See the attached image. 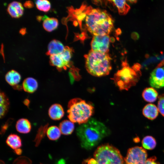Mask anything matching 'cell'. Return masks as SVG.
<instances>
[{"mask_svg":"<svg viewBox=\"0 0 164 164\" xmlns=\"http://www.w3.org/2000/svg\"><path fill=\"white\" fill-rule=\"evenodd\" d=\"M111 131L103 123L94 118L80 125L76 129V134L81 147L90 150L97 145Z\"/></svg>","mask_w":164,"mask_h":164,"instance_id":"6da1fadb","label":"cell"},{"mask_svg":"<svg viewBox=\"0 0 164 164\" xmlns=\"http://www.w3.org/2000/svg\"><path fill=\"white\" fill-rule=\"evenodd\" d=\"M114 21L105 10L91 9L85 18L86 27L94 36L108 35L113 27Z\"/></svg>","mask_w":164,"mask_h":164,"instance_id":"7a4b0ae2","label":"cell"},{"mask_svg":"<svg viewBox=\"0 0 164 164\" xmlns=\"http://www.w3.org/2000/svg\"><path fill=\"white\" fill-rule=\"evenodd\" d=\"M85 67L88 73L95 77L108 75L111 70V58L108 53L91 50L84 56Z\"/></svg>","mask_w":164,"mask_h":164,"instance_id":"3957f363","label":"cell"},{"mask_svg":"<svg viewBox=\"0 0 164 164\" xmlns=\"http://www.w3.org/2000/svg\"><path fill=\"white\" fill-rule=\"evenodd\" d=\"M141 65L135 64L131 67L125 60L122 62V68L115 73L111 79L120 90H128L135 85L141 75Z\"/></svg>","mask_w":164,"mask_h":164,"instance_id":"277c9868","label":"cell"},{"mask_svg":"<svg viewBox=\"0 0 164 164\" xmlns=\"http://www.w3.org/2000/svg\"><path fill=\"white\" fill-rule=\"evenodd\" d=\"M68 108V117L70 120L80 125L88 121L94 110L92 104L77 98L73 99L69 102Z\"/></svg>","mask_w":164,"mask_h":164,"instance_id":"5b68a950","label":"cell"},{"mask_svg":"<svg viewBox=\"0 0 164 164\" xmlns=\"http://www.w3.org/2000/svg\"><path fill=\"white\" fill-rule=\"evenodd\" d=\"M96 164H125L119 150L108 143L98 146L94 154Z\"/></svg>","mask_w":164,"mask_h":164,"instance_id":"8992f818","label":"cell"},{"mask_svg":"<svg viewBox=\"0 0 164 164\" xmlns=\"http://www.w3.org/2000/svg\"><path fill=\"white\" fill-rule=\"evenodd\" d=\"M147 156L146 150L137 146L128 149L124 159L125 164H145Z\"/></svg>","mask_w":164,"mask_h":164,"instance_id":"52a82bcc","label":"cell"},{"mask_svg":"<svg viewBox=\"0 0 164 164\" xmlns=\"http://www.w3.org/2000/svg\"><path fill=\"white\" fill-rule=\"evenodd\" d=\"M110 39L108 35L94 36L91 43V50L101 53H108Z\"/></svg>","mask_w":164,"mask_h":164,"instance_id":"ba28073f","label":"cell"},{"mask_svg":"<svg viewBox=\"0 0 164 164\" xmlns=\"http://www.w3.org/2000/svg\"><path fill=\"white\" fill-rule=\"evenodd\" d=\"M159 65L151 73L149 79L150 85L156 88L164 87V67Z\"/></svg>","mask_w":164,"mask_h":164,"instance_id":"9c48e42d","label":"cell"},{"mask_svg":"<svg viewBox=\"0 0 164 164\" xmlns=\"http://www.w3.org/2000/svg\"><path fill=\"white\" fill-rule=\"evenodd\" d=\"M50 63L51 65L55 66L58 70H66L71 66V63L66 62L60 54L50 55Z\"/></svg>","mask_w":164,"mask_h":164,"instance_id":"30bf717a","label":"cell"},{"mask_svg":"<svg viewBox=\"0 0 164 164\" xmlns=\"http://www.w3.org/2000/svg\"><path fill=\"white\" fill-rule=\"evenodd\" d=\"M7 10L12 17L18 18L23 14V8L21 3L18 2L13 1L9 4Z\"/></svg>","mask_w":164,"mask_h":164,"instance_id":"8fae6325","label":"cell"},{"mask_svg":"<svg viewBox=\"0 0 164 164\" xmlns=\"http://www.w3.org/2000/svg\"><path fill=\"white\" fill-rule=\"evenodd\" d=\"M48 114L51 119L54 120H59L64 116V110L60 104H55L49 108Z\"/></svg>","mask_w":164,"mask_h":164,"instance_id":"7c38bea8","label":"cell"},{"mask_svg":"<svg viewBox=\"0 0 164 164\" xmlns=\"http://www.w3.org/2000/svg\"><path fill=\"white\" fill-rule=\"evenodd\" d=\"M64 47L60 41L56 39L53 40L48 44V51L46 54L50 56L60 54L63 51Z\"/></svg>","mask_w":164,"mask_h":164,"instance_id":"4fadbf2b","label":"cell"},{"mask_svg":"<svg viewBox=\"0 0 164 164\" xmlns=\"http://www.w3.org/2000/svg\"><path fill=\"white\" fill-rule=\"evenodd\" d=\"M159 111L156 106L154 104H149L146 105L142 110L143 115L151 120L155 119L158 115Z\"/></svg>","mask_w":164,"mask_h":164,"instance_id":"5bb4252c","label":"cell"},{"mask_svg":"<svg viewBox=\"0 0 164 164\" xmlns=\"http://www.w3.org/2000/svg\"><path fill=\"white\" fill-rule=\"evenodd\" d=\"M38 84L37 80L34 78L29 77L26 78L23 81L22 87L26 92L32 93L37 90Z\"/></svg>","mask_w":164,"mask_h":164,"instance_id":"9a60e30c","label":"cell"},{"mask_svg":"<svg viewBox=\"0 0 164 164\" xmlns=\"http://www.w3.org/2000/svg\"><path fill=\"white\" fill-rule=\"evenodd\" d=\"M21 76L20 74L14 70L8 72L5 76V80L10 85L14 87L18 85L20 81Z\"/></svg>","mask_w":164,"mask_h":164,"instance_id":"2e32d148","label":"cell"},{"mask_svg":"<svg viewBox=\"0 0 164 164\" xmlns=\"http://www.w3.org/2000/svg\"><path fill=\"white\" fill-rule=\"evenodd\" d=\"M16 128L19 132L26 134L29 133L31 129V125L30 121L26 118H21L16 122Z\"/></svg>","mask_w":164,"mask_h":164,"instance_id":"e0dca14e","label":"cell"},{"mask_svg":"<svg viewBox=\"0 0 164 164\" xmlns=\"http://www.w3.org/2000/svg\"><path fill=\"white\" fill-rule=\"evenodd\" d=\"M6 142L9 147L14 150L19 148L22 145V141L20 137L14 134H11L8 136Z\"/></svg>","mask_w":164,"mask_h":164,"instance_id":"ac0fdd59","label":"cell"},{"mask_svg":"<svg viewBox=\"0 0 164 164\" xmlns=\"http://www.w3.org/2000/svg\"><path fill=\"white\" fill-rule=\"evenodd\" d=\"M158 96L157 92L152 87L145 88L142 93L143 99L146 101L153 102L155 101Z\"/></svg>","mask_w":164,"mask_h":164,"instance_id":"d6986e66","label":"cell"},{"mask_svg":"<svg viewBox=\"0 0 164 164\" xmlns=\"http://www.w3.org/2000/svg\"><path fill=\"white\" fill-rule=\"evenodd\" d=\"M59 128L61 133L65 135L71 134L74 128L73 122L68 120H64L61 122L59 125Z\"/></svg>","mask_w":164,"mask_h":164,"instance_id":"ffe728a7","label":"cell"},{"mask_svg":"<svg viewBox=\"0 0 164 164\" xmlns=\"http://www.w3.org/2000/svg\"><path fill=\"white\" fill-rule=\"evenodd\" d=\"M58 25V21L56 19L47 16L44 19L43 22V28L48 32H51L55 29L57 27Z\"/></svg>","mask_w":164,"mask_h":164,"instance_id":"44dd1931","label":"cell"},{"mask_svg":"<svg viewBox=\"0 0 164 164\" xmlns=\"http://www.w3.org/2000/svg\"><path fill=\"white\" fill-rule=\"evenodd\" d=\"M110 1L116 6L120 15L126 14L130 9V6L125 0H111Z\"/></svg>","mask_w":164,"mask_h":164,"instance_id":"7402d4cb","label":"cell"},{"mask_svg":"<svg viewBox=\"0 0 164 164\" xmlns=\"http://www.w3.org/2000/svg\"><path fill=\"white\" fill-rule=\"evenodd\" d=\"M61 133L59 128L56 126H52L49 127L46 132V135L48 138L53 141L58 139Z\"/></svg>","mask_w":164,"mask_h":164,"instance_id":"603a6c76","label":"cell"},{"mask_svg":"<svg viewBox=\"0 0 164 164\" xmlns=\"http://www.w3.org/2000/svg\"><path fill=\"white\" fill-rule=\"evenodd\" d=\"M156 142L155 138L151 136L144 137L142 141V144L144 148L148 150H152L155 148Z\"/></svg>","mask_w":164,"mask_h":164,"instance_id":"cb8c5ba5","label":"cell"},{"mask_svg":"<svg viewBox=\"0 0 164 164\" xmlns=\"http://www.w3.org/2000/svg\"><path fill=\"white\" fill-rule=\"evenodd\" d=\"M48 124L42 126L38 129L36 136L34 140L36 146H38L40 144L42 139L45 136L46 133Z\"/></svg>","mask_w":164,"mask_h":164,"instance_id":"d4e9b609","label":"cell"},{"mask_svg":"<svg viewBox=\"0 0 164 164\" xmlns=\"http://www.w3.org/2000/svg\"><path fill=\"white\" fill-rule=\"evenodd\" d=\"M35 3L36 7L39 10L47 12L50 9V4L48 0H38L36 1Z\"/></svg>","mask_w":164,"mask_h":164,"instance_id":"484cf974","label":"cell"},{"mask_svg":"<svg viewBox=\"0 0 164 164\" xmlns=\"http://www.w3.org/2000/svg\"><path fill=\"white\" fill-rule=\"evenodd\" d=\"M73 50L70 47L66 46L63 52L60 53L63 59L67 62L70 63Z\"/></svg>","mask_w":164,"mask_h":164,"instance_id":"4316f807","label":"cell"},{"mask_svg":"<svg viewBox=\"0 0 164 164\" xmlns=\"http://www.w3.org/2000/svg\"><path fill=\"white\" fill-rule=\"evenodd\" d=\"M158 108L160 113L164 117V94H161L159 97Z\"/></svg>","mask_w":164,"mask_h":164,"instance_id":"83f0119b","label":"cell"},{"mask_svg":"<svg viewBox=\"0 0 164 164\" xmlns=\"http://www.w3.org/2000/svg\"><path fill=\"white\" fill-rule=\"evenodd\" d=\"M31 160L25 156H21L16 159L13 164H31Z\"/></svg>","mask_w":164,"mask_h":164,"instance_id":"f1b7e54d","label":"cell"},{"mask_svg":"<svg viewBox=\"0 0 164 164\" xmlns=\"http://www.w3.org/2000/svg\"><path fill=\"white\" fill-rule=\"evenodd\" d=\"M0 118H3L6 114L9 106V103L0 104Z\"/></svg>","mask_w":164,"mask_h":164,"instance_id":"f546056e","label":"cell"},{"mask_svg":"<svg viewBox=\"0 0 164 164\" xmlns=\"http://www.w3.org/2000/svg\"><path fill=\"white\" fill-rule=\"evenodd\" d=\"M13 121V119H8L6 122L1 127L0 134L2 135H4L8 128L9 126L12 123Z\"/></svg>","mask_w":164,"mask_h":164,"instance_id":"4dcf8cb0","label":"cell"},{"mask_svg":"<svg viewBox=\"0 0 164 164\" xmlns=\"http://www.w3.org/2000/svg\"><path fill=\"white\" fill-rule=\"evenodd\" d=\"M9 102V99L3 92H0V104Z\"/></svg>","mask_w":164,"mask_h":164,"instance_id":"1f68e13d","label":"cell"},{"mask_svg":"<svg viewBox=\"0 0 164 164\" xmlns=\"http://www.w3.org/2000/svg\"><path fill=\"white\" fill-rule=\"evenodd\" d=\"M145 164H160V163L156 161V158L153 156L147 159Z\"/></svg>","mask_w":164,"mask_h":164,"instance_id":"d6a6232c","label":"cell"},{"mask_svg":"<svg viewBox=\"0 0 164 164\" xmlns=\"http://www.w3.org/2000/svg\"><path fill=\"white\" fill-rule=\"evenodd\" d=\"M24 6L27 8H31L33 6V2L30 1H27L24 3Z\"/></svg>","mask_w":164,"mask_h":164,"instance_id":"836d02e7","label":"cell"},{"mask_svg":"<svg viewBox=\"0 0 164 164\" xmlns=\"http://www.w3.org/2000/svg\"><path fill=\"white\" fill-rule=\"evenodd\" d=\"M14 152L16 154L18 155H20L22 153V150L19 148L15 149Z\"/></svg>","mask_w":164,"mask_h":164,"instance_id":"e575fe53","label":"cell"},{"mask_svg":"<svg viewBox=\"0 0 164 164\" xmlns=\"http://www.w3.org/2000/svg\"><path fill=\"white\" fill-rule=\"evenodd\" d=\"M20 32L22 35L24 34L26 32V29L24 28L21 29L20 31Z\"/></svg>","mask_w":164,"mask_h":164,"instance_id":"d590c367","label":"cell"},{"mask_svg":"<svg viewBox=\"0 0 164 164\" xmlns=\"http://www.w3.org/2000/svg\"><path fill=\"white\" fill-rule=\"evenodd\" d=\"M24 104L26 106H28L29 104V101L28 99H26L24 101Z\"/></svg>","mask_w":164,"mask_h":164,"instance_id":"8d00e7d4","label":"cell"},{"mask_svg":"<svg viewBox=\"0 0 164 164\" xmlns=\"http://www.w3.org/2000/svg\"><path fill=\"white\" fill-rule=\"evenodd\" d=\"M128 1L130 2V3H136L137 2V1L136 0H129Z\"/></svg>","mask_w":164,"mask_h":164,"instance_id":"74e56055","label":"cell"},{"mask_svg":"<svg viewBox=\"0 0 164 164\" xmlns=\"http://www.w3.org/2000/svg\"><path fill=\"white\" fill-rule=\"evenodd\" d=\"M0 164H5V162L2 160H0Z\"/></svg>","mask_w":164,"mask_h":164,"instance_id":"f35d334b","label":"cell"},{"mask_svg":"<svg viewBox=\"0 0 164 164\" xmlns=\"http://www.w3.org/2000/svg\"><path fill=\"white\" fill-rule=\"evenodd\" d=\"M162 62H163V64L164 65V60L163 61H162Z\"/></svg>","mask_w":164,"mask_h":164,"instance_id":"ab89813d","label":"cell"}]
</instances>
